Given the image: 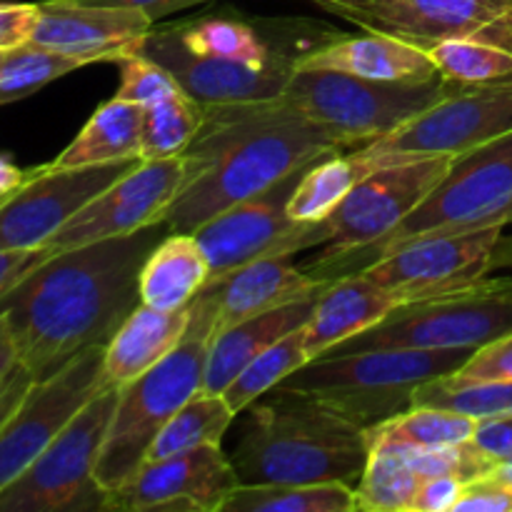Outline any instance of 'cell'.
Returning <instances> with one entry per match:
<instances>
[{"label":"cell","instance_id":"1","mask_svg":"<svg viewBox=\"0 0 512 512\" xmlns=\"http://www.w3.org/2000/svg\"><path fill=\"white\" fill-rule=\"evenodd\" d=\"M165 235V223H155L63 250L0 293V315L8 318L18 360L35 380L110 343L140 305V273Z\"/></svg>","mask_w":512,"mask_h":512},{"label":"cell","instance_id":"2","mask_svg":"<svg viewBox=\"0 0 512 512\" xmlns=\"http://www.w3.org/2000/svg\"><path fill=\"white\" fill-rule=\"evenodd\" d=\"M205 108L203 125L183 153L188 178L163 218L168 233H195L293 170L350 150L283 98Z\"/></svg>","mask_w":512,"mask_h":512},{"label":"cell","instance_id":"3","mask_svg":"<svg viewBox=\"0 0 512 512\" xmlns=\"http://www.w3.org/2000/svg\"><path fill=\"white\" fill-rule=\"evenodd\" d=\"M243 413L233 455L240 485H355L363 475L365 428L315 395L278 385Z\"/></svg>","mask_w":512,"mask_h":512},{"label":"cell","instance_id":"4","mask_svg":"<svg viewBox=\"0 0 512 512\" xmlns=\"http://www.w3.org/2000/svg\"><path fill=\"white\" fill-rule=\"evenodd\" d=\"M512 223V130L458 155L433 193L380 243L340 255H320L303 265L315 278L335 280L363 273L403 245L438 235H463Z\"/></svg>","mask_w":512,"mask_h":512},{"label":"cell","instance_id":"5","mask_svg":"<svg viewBox=\"0 0 512 512\" xmlns=\"http://www.w3.org/2000/svg\"><path fill=\"white\" fill-rule=\"evenodd\" d=\"M473 350H365L320 355L295 370L280 388L315 395L365 430L413 408L428 380L463 368Z\"/></svg>","mask_w":512,"mask_h":512},{"label":"cell","instance_id":"6","mask_svg":"<svg viewBox=\"0 0 512 512\" xmlns=\"http://www.w3.org/2000/svg\"><path fill=\"white\" fill-rule=\"evenodd\" d=\"M512 333V278H480L463 288L398 305L373 328L325 355L365 350H480Z\"/></svg>","mask_w":512,"mask_h":512},{"label":"cell","instance_id":"7","mask_svg":"<svg viewBox=\"0 0 512 512\" xmlns=\"http://www.w3.org/2000/svg\"><path fill=\"white\" fill-rule=\"evenodd\" d=\"M455 88L458 83L443 78L400 83L335 70L295 68L280 98L353 150L423 113Z\"/></svg>","mask_w":512,"mask_h":512},{"label":"cell","instance_id":"8","mask_svg":"<svg viewBox=\"0 0 512 512\" xmlns=\"http://www.w3.org/2000/svg\"><path fill=\"white\" fill-rule=\"evenodd\" d=\"M208 345L210 340L185 335L168 358L120 388L95 470L108 493L118 490L143 465L150 445L170 418L203 393Z\"/></svg>","mask_w":512,"mask_h":512},{"label":"cell","instance_id":"9","mask_svg":"<svg viewBox=\"0 0 512 512\" xmlns=\"http://www.w3.org/2000/svg\"><path fill=\"white\" fill-rule=\"evenodd\" d=\"M118 393V388H105L80 408L40 458L0 490V512L108 510L110 493L95 470Z\"/></svg>","mask_w":512,"mask_h":512},{"label":"cell","instance_id":"10","mask_svg":"<svg viewBox=\"0 0 512 512\" xmlns=\"http://www.w3.org/2000/svg\"><path fill=\"white\" fill-rule=\"evenodd\" d=\"M510 130L512 80L495 85H458L423 113L353 150L373 168H380L415 158H458Z\"/></svg>","mask_w":512,"mask_h":512},{"label":"cell","instance_id":"11","mask_svg":"<svg viewBox=\"0 0 512 512\" xmlns=\"http://www.w3.org/2000/svg\"><path fill=\"white\" fill-rule=\"evenodd\" d=\"M305 168L293 170L253 198L230 205L195 230L210 263V278L228 275L255 260L295 255L330 243L333 230L328 220L298 223L288 213V198Z\"/></svg>","mask_w":512,"mask_h":512},{"label":"cell","instance_id":"12","mask_svg":"<svg viewBox=\"0 0 512 512\" xmlns=\"http://www.w3.org/2000/svg\"><path fill=\"white\" fill-rule=\"evenodd\" d=\"M365 33H385L430 50L473 38L512 50V0H308Z\"/></svg>","mask_w":512,"mask_h":512},{"label":"cell","instance_id":"13","mask_svg":"<svg viewBox=\"0 0 512 512\" xmlns=\"http://www.w3.org/2000/svg\"><path fill=\"white\" fill-rule=\"evenodd\" d=\"M105 348H90L63 370L35 380L0 428V490L25 473L90 398L108 388Z\"/></svg>","mask_w":512,"mask_h":512},{"label":"cell","instance_id":"14","mask_svg":"<svg viewBox=\"0 0 512 512\" xmlns=\"http://www.w3.org/2000/svg\"><path fill=\"white\" fill-rule=\"evenodd\" d=\"M455 158H415L380 165L358 180L348 198L330 213L333 238L323 255L353 253L388 238L445 178Z\"/></svg>","mask_w":512,"mask_h":512},{"label":"cell","instance_id":"15","mask_svg":"<svg viewBox=\"0 0 512 512\" xmlns=\"http://www.w3.org/2000/svg\"><path fill=\"white\" fill-rule=\"evenodd\" d=\"M188 178L185 158L143 160L138 168L110 183L103 193L85 203L48 243L50 255L98 240L138 233L148 225L163 223L170 203L178 198Z\"/></svg>","mask_w":512,"mask_h":512},{"label":"cell","instance_id":"16","mask_svg":"<svg viewBox=\"0 0 512 512\" xmlns=\"http://www.w3.org/2000/svg\"><path fill=\"white\" fill-rule=\"evenodd\" d=\"M140 163L143 158L85 168L50 163L30 170L28 180L0 203V250L43 248L85 203Z\"/></svg>","mask_w":512,"mask_h":512},{"label":"cell","instance_id":"17","mask_svg":"<svg viewBox=\"0 0 512 512\" xmlns=\"http://www.w3.org/2000/svg\"><path fill=\"white\" fill-rule=\"evenodd\" d=\"M240 488L238 470L220 445H203L163 460H145L110 493L113 512H223Z\"/></svg>","mask_w":512,"mask_h":512},{"label":"cell","instance_id":"18","mask_svg":"<svg viewBox=\"0 0 512 512\" xmlns=\"http://www.w3.org/2000/svg\"><path fill=\"white\" fill-rule=\"evenodd\" d=\"M293 255L263 258L220 278H210L188 303V338L213 340L243 320L283 308L295 300L328 288L333 280L315 278L290 263Z\"/></svg>","mask_w":512,"mask_h":512},{"label":"cell","instance_id":"19","mask_svg":"<svg viewBox=\"0 0 512 512\" xmlns=\"http://www.w3.org/2000/svg\"><path fill=\"white\" fill-rule=\"evenodd\" d=\"M503 228H485L463 235L420 238L383 255L363 270L373 283L410 300L463 288L490 273V255Z\"/></svg>","mask_w":512,"mask_h":512},{"label":"cell","instance_id":"20","mask_svg":"<svg viewBox=\"0 0 512 512\" xmlns=\"http://www.w3.org/2000/svg\"><path fill=\"white\" fill-rule=\"evenodd\" d=\"M30 45L68 55L80 63H120L138 55L153 30L143 10L45 0Z\"/></svg>","mask_w":512,"mask_h":512},{"label":"cell","instance_id":"21","mask_svg":"<svg viewBox=\"0 0 512 512\" xmlns=\"http://www.w3.org/2000/svg\"><path fill=\"white\" fill-rule=\"evenodd\" d=\"M140 53L165 65L180 88L203 105L250 103V100L280 98L295 70H260L248 65L225 63V60L203 58L190 53L178 43L170 28H155L145 38Z\"/></svg>","mask_w":512,"mask_h":512},{"label":"cell","instance_id":"22","mask_svg":"<svg viewBox=\"0 0 512 512\" xmlns=\"http://www.w3.org/2000/svg\"><path fill=\"white\" fill-rule=\"evenodd\" d=\"M298 68L335 70L368 80L425 83L440 78L433 58L420 45L385 33L335 35L298 60Z\"/></svg>","mask_w":512,"mask_h":512},{"label":"cell","instance_id":"23","mask_svg":"<svg viewBox=\"0 0 512 512\" xmlns=\"http://www.w3.org/2000/svg\"><path fill=\"white\" fill-rule=\"evenodd\" d=\"M403 303L405 300L400 295L373 283L365 273L335 278L320 293L318 305L303 328L310 360L330 353L345 340L373 328Z\"/></svg>","mask_w":512,"mask_h":512},{"label":"cell","instance_id":"24","mask_svg":"<svg viewBox=\"0 0 512 512\" xmlns=\"http://www.w3.org/2000/svg\"><path fill=\"white\" fill-rule=\"evenodd\" d=\"M190 310H158L140 303L105 345L103 373L108 388H123L168 358L188 333Z\"/></svg>","mask_w":512,"mask_h":512},{"label":"cell","instance_id":"25","mask_svg":"<svg viewBox=\"0 0 512 512\" xmlns=\"http://www.w3.org/2000/svg\"><path fill=\"white\" fill-rule=\"evenodd\" d=\"M323 290L295 303L283 305V308L268 310L263 315L243 320L233 325L225 333L215 335L208 345V363H205V393L223 395V390L238 378L245 365L253 363L263 350L278 343L280 338L290 335L293 330L303 328L313 315L315 305Z\"/></svg>","mask_w":512,"mask_h":512},{"label":"cell","instance_id":"26","mask_svg":"<svg viewBox=\"0 0 512 512\" xmlns=\"http://www.w3.org/2000/svg\"><path fill=\"white\" fill-rule=\"evenodd\" d=\"M183 48L203 58L225 60V63L248 65L260 70H295L300 53L283 50L265 38L258 23L230 18V15H205L168 25Z\"/></svg>","mask_w":512,"mask_h":512},{"label":"cell","instance_id":"27","mask_svg":"<svg viewBox=\"0 0 512 512\" xmlns=\"http://www.w3.org/2000/svg\"><path fill=\"white\" fill-rule=\"evenodd\" d=\"M208 280L210 263L195 233H168L145 260L140 303L158 310H180Z\"/></svg>","mask_w":512,"mask_h":512},{"label":"cell","instance_id":"28","mask_svg":"<svg viewBox=\"0 0 512 512\" xmlns=\"http://www.w3.org/2000/svg\"><path fill=\"white\" fill-rule=\"evenodd\" d=\"M143 128V105L120 98L108 100L95 110L93 118L75 135L73 143L53 160V165L55 168H85V165L140 158Z\"/></svg>","mask_w":512,"mask_h":512},{"label":"cell","instance_id":"29","mask_svg":"<svg viewBox=\"0 0 512 512\" xmlns=\"http://www.w3.org/2000/svg\"><path fill=\"white\" fill-rule=\"evenodd\" d=\"M478 423L480 420L453 410L413 405L405 413L365 430V438L370 453H403V450H425L473 440Z\"/></svg>","mask_w":512,"mask_h":512},{"label":"cell","instance_id":"30","mask_svg":"<svg viewBox=\"0 0 512 512\" xmlns=\"http://www.w3.org/2000/svg\"><path fill=\"white\" fill-rule=\"evenodd\" d=\"M375 170L358 150L333 153L315 160L300 175L288 198V213L298 223H320L348 198L360 178Z\"/></svg>","mask_w":512,"mask_h":512},{"label":"cell","instance_id":"31","mask_svg":"<svg viewBox=\"0 0 512 512\" xmlns=\"http://www.w3.org/2000/svg\"><path fill=\"white\" fill-rule=\"evenodd\" d=\"M235 418L238 415L233 413V408H230L223 395H213L203 390L195 398H190L170 418V423L160 430L145 460H163L170 458V455L203 448V445H220V440L228 433L230 423Z\"/></svg>","mask_w":512,"mask_h":512},{"label":"cell","instance_id":"32","mask_svg":"<svg viewBox=\"0 0 512 512\" xmlns=\"http://www.w3.org/2000/svg\"><path fill=\"white\" fill-rule=\"evenodd\" d=\"M223 512H355L353 485H240Z\"/></svg>","mask_w":512,"mask_h":512},{"label":"cell","instance_id":"33","mask_svg":"<svg viewBox=\"0 0 512 512\" xmlns=\"http://www.w3.org/2000/svg\"><path fill=\"white\" fill-rule=\"evenodd\" d=\"M305 328V325H303ZM303 328L293 330L290 335L280 338L278 343L270 345L268 350L258 355L253 363L245 365L243 373L223 390V398L233 408L235 415L243 413L250 403L263 398L273 388H278L288 375L310 363V355L305 350V333Z\"/></svg>","mask_w":512,"mask_h":512},{"label":"cell","instance_id":"34","mask_svg":"<svg viewBox=\"0 0 512 512\" xmlns=\"http://www.w3.org/2000/svg\"><path fill=\"white\" fill-rule=\"evenodd\" d=\"M438 75L458 85H495L512 80V50L485 40H443L428 50Z\"/></svg>","mask_w":512,"mask_h":512},{"label":"cell","instance_id":"35","mask_svg":"<svg viewBox=\"0 0 512 512\" xmlns=\"http://www.w3.org/2000/svg\"><path fill=\"white\" fill-rule=\"evenodd\" d=\"M413 405L453 410L475 420L503 418L512 415V378L460 383L450 375H440L415 390Z\"/></svg>","mask_w":512,"mask_h":512},{"label":"cell","instance_id":"36","mask_svg":"<svg viewBox=\"0 0 512 512\" xmlns=\"http://www.w3.org/2000/svg\"><path fill=\"white\" fill-rule=\"evenodd\" d=\"M205 110L208 108L188 93L173 95L153 108H145L140 158L165 160L183 155L203 125Z\"/></svg>","mask_w":512,"mask_h":512},{"label":"cell","instance_id":"37","mask_svg":"<svg viewBox=\"0 0 512 512\" xmlns=\"http://www.w3.org/2000/svg\"><path fill=\"white\" fill-rule=\"evenodd\" d=\"M420 475L398 453H370L353 485L355 512H410Z\"/></svg>","mask_w":512,"mask_h":512},{"label":"cell","instance_id":"38","mask_svg":"<svg viewBox=\"0 0 512 512\" xmlns=\"http://www.w3.org/2000/svg\"><path fill=\"white\" fill-rule=\"evenodd\" d=\"M83 65L85 63L68 58V55L53 53V50L30 43L8 50L3 63H0V105L28 98L48 83L83 68Z\"/></svg>","mask_w":512,"mask_h":512},{"label":"cell","instance_id":"39","mask_svg":"<svg viewBox=\"0 0 512 512\" xmlns=\"http://www.w3.org/2000/svg\"><path fill=\"white\" fill-rule=\"evenodd\" d=\"M405 463L420 475V478H433V475H445V478H458L470 483L475 478L493 473L498 468L495 460H490L473 440L465 443L438 445V448L425 450H403Z\"/></svg>","mask_w":512,"mask_h":512},{"label":"cell","instance_id":"40","mask_svg":"<svg viewBox=\"0 0 512 512\" xmlns=\"http://www.w3.org/2000/svg\"><path fill=\"white\" fill-rule=\"evenodd\" d=\"M120 70L123 73H120V85L115 98L128 100V103L153 108V105L163 103V100L173 98V95L185 93L178 80H175V75L165 65L155 63L153 58L143 53L120 60Z\"/></svg>","mask_w":512,"mask_h":512},{"label":"cell","instance_id":"41","mask_svg":"<svg viewBox=\"0 0 512 512\" xmlns=\"http://www.w3.org/2000/svg\"><path fill=\"white\" fill-rule=\"evenodd\" d=\"M450 378L460 383H475V380H505L512 378V333L503 335L495 343L475 350L468 363L460 370L450 373Z\"/></svg>","mask_w":512,"mask_h":512},{"label":"cell","instance_id":"42","mask_svg":"<svg viewBox=\"0 0 512 512\" xmlns=\"http://www.w3.org/2000/svg\"><path fill=\"white\" fill-rule=\"evenodd\" d=\"M453 512H512V485L495 473L470 480Z\"/></svg>","mask_w":512,"mask_h":512},{"label":"cell","instance_id":"43","mask_svg":"<svg viewBox=\"0 0 512 512\" xmlns=\"http://www.w3.org/2000/svg\"><path fill=\"white\" fill-rule=\"evenodd\" d=\"M38 15V3H0V50L8 53L28 45L38 25Z\"/></svg>","mask_w":512,"mask_h":512},{"label":"cell","instance_id":"44","mask_svg":"<svg viewBox=\"0 0 512 512\" xmlns=\"http://www.w3.org/2000/svg\"><path fill=\"white\" fill-rule=\"evenodd\" d=\"M463 485V480L445 478V475L420 478L413 503H410V512H453Z\"/></svg>","mask_w":512,"mask_h":512},{"label":"cell","instance_id":"45","mask_svg":"<svg viewBox=\"0 0 512 512\" xmlns=\"http://www.w3.org/2000/svg\"><path fill=\"white\" fill-rule=\"evenodd\" d=\"M473 443L498 465L508 463L512 460V415L480 420Z\"/></svg>","mask_w":512,"mask_h":512},{"label":"cell","instance_id":"46","mask_svg":"<svg viewBox=\"0 0 512 512\" xmlns=\"http://www.w3.org/2000/svg\"><path fill=\"white\" fill-rule=\"evenodd\" d=\"M50 253L45 248L35 250H0V293L18 283L25 273L48 260Z\"/></svg>","mask_w":512,"mask_h":512},{"label":"cell","instance_id":"47","mask_svg":"<svg viewBox=\"0 0 512 512\" xmlns=\"http://www.w3.org/2000/svg\"><path fill=\"white\" fill-rule=\"evenodd\" d=\"M65 3H80V5H115V8H133L143 10L153 23H158V18H165L170 13H178V10L193 8V5L203 3H215V0H65Z\"/></svg>","mask_w":512,"mask_h":512},{"label":"cell","instance_id":"48","mask_svg":"<svg viewBox=\"0 0 512 512\" xmlns=\"http://www.w3.org/2000/svg\"><path fill=\"white\" fill-rule=\"evenodd\" d=\"M33 383L35 378L30 375V370L18 360V365H15V368L5 375L3 383H0V428H3L5 420L13 415V410L18 408L20 400L25 398V393H28Z\"/></svg>","mask_w":512,"mask_h":512},{"label":"cell","instance_id":"49","mask_svg":"<svg viewBox=\"0 0 512 512\" xmlns=\"http://www.w3.org/2000/svg\"><path fill=\"white\" fill-rule=\"evenodd\" d=\"M18 365V350H15L13 333H10V323L5 315H0V383L5 375Z\"/></svg>","mask_w":512,"mask_h":512},{"label":"cell","instance_id":"50","mask_svg":"<svg viewBox=\"0 0 512 512\" xmlns=\"http://www.w3.org/2000/svg\"><path fill=\"white\" fill-rule=\"evenodd\" d=\"M28 175H30V170L15 168L8 158H3V155H0V203H3L8 195H13L15 190H18L20 185L28 180Z\"/></svg>","mask_w":512,"mask_h":512},{"label":"cell","instance_id":"51","mask_svg":"<svg viewBox=\"0 0 512 512\" xmlns=\"http://www.w3.org/2000/svg\"><path fill=\"white\" fill-rule=\"evenodd\" d=\"M503 268H512V235H500L490 255V273Z\"/></svg>","mask_w":512,"mask_h":512},{"label":"cell","instance_id":"52","mask_svg":"<svg viewBox=\"0 0 512 512\" xmlns=\"http://www.w3.org/2000/svg\"><path fill=\"white\" fill-rule=\"evenodd\" d=\"M495 475H500V478L503 480H508V483L512 485V460H508V463H500L498 468L493 470Z\"/></svg>","mask_w":512,"mask_h":512},{"label":"cell","instance_id":"53","mask_svg":"<svg viewBox=\"0 0 512 512\" xmlns=\"http://www.w3.org/2000/svg\"><path fill=\"white\" fill-rule=\"evenodd\" d=\"M3 58H5V53H3V50H0V63H3Z\"/></svg>","mask_w":512,"mask_h":512}]
</instances>
